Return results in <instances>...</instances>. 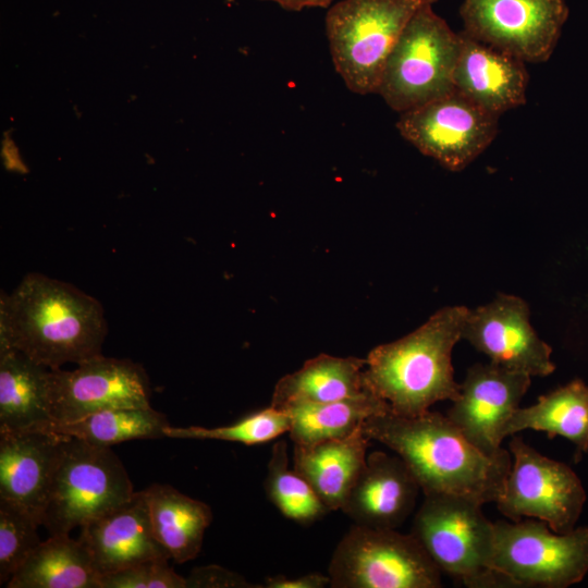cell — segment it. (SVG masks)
I'll return each instance as SVG.
<instances>
[{
  "label": "cell",
  "instance_id": "cell-1",
  "mask_svg": "<svg viewBox=\"0 0 588 588\" xmlns=\"http://www.w3.org/2000/svg\"><path fill=\"white\" fill-rule=\"evenodd\" d=\"M363 430L396 453L425 495L451 494L481 505L500 497L511 468V453L487 454L445 415L430 409L418 416L388 412L368 418Z\"/></svg>",
  "mask_w": 588,
  "mask_h": 588
},
{
  "label": "cell",
  "instance_id": "cell-2",
  "mask_svg": "<svg viewBox=\"0 0 588 588\" xmlns=\"http://www.w3.org/2000/svg\"><path fill=\"white\" fill-rule=\"evenodd\" d=\"M108 333L99 301L42 273L0 295V351L15 350L48 369L101 354Z\"/></svg>",
  "mask_w": 588,
  "mask_h": 588
},
{
  "label": "cell",
  "instance_id": "cell-3",
  "mask_svg": "<svg viewBox=\"0 0 588 588\" xmlns=\"http://www.w3.org/2000/svg\"><path fill=\"white\" fill-rule=\"evenodd\" d=\"M468 310L444 307L412 333L372 348L364 369L366 388L400 416H418L438 402L455 401L461 384L454 379L452 351L462 340Z\"/></svg>",
  "mask_w": 588,
  "mask_h": 588
},
{
  "label": "cell",
  "instance_id": "cell-4",
  "mask_svg": "<svg viewBox=\"0 0 588 588\" xmlns=\"http://www.w3.org/2000/svg\"><path fill=\"white\" fill-rule=\"evenodd\" d=\"M432 0H341L329 7L326 32L332 62L347 88L377 93L387 60L402 30Z\"/></svg>",
  "mask_w": 588,
  "mask_h": 588
},
{
  "label": "cell",
  "instance_id": "cell-5",
  "mask_svg": "<svg viewBox=\"0 0 588 588\" xmlns=\"http://www.w3.org/2000/svg\"><path fill=\"white\" fill-rule=\"evenodd\" d=\"M481 504L451 494H427L411 532L439 567L470 588L511 587L492 568L494 523Z\"/></svg>",
  "mask_w": 588,
  "mask_h": 588
},
{
  "label": "cell",
  "instance_id": "cell-6",
  "mask_svg": "<svg viewBox=\"0 0 588 588\" xmlns=\"http://www.w3.org/2000/svg\"><path fill=\"white\" fill-rule=\"evenodd\" d=\"M425 2L409 19L384 65L377 89L400 113L454 90L460 34Z\"/></svg>",
  "mask_w": 588,
  "mask_h": 588
},
{
  "label": "cell",
  "instance_id": "cell-7",
  "mask_svg": "<svg viewBox=\"0 0 588 588\" xmlns=\"http://www.w3.org/2000/svg\"><path fill=\"white\" fill-rule=\"evenodd\" d=\"M134 493L131 478L111 446L65 437L41 526L50 536L70 535Z\"/></svg>",
  "mask_w": 588,
  "mask_h": 588
},
{
  "label": "cell",
  "instance_id": "cell-8",
  "mask_svg": "<svg viewBox=\"0 0 588 588\" xmlns=\"http://www.w3.org/2000/svg\"><path fill=\"white\" fill-rule=\"evenodd\" d=\"M331 588H439L441 571L415 536L353 525L328 566Z\"/></svg>",
  "mask_w": 588,
  "mask_h": 588
},
{
  "label": "cell",
  "instance_id": "cell-9",
  "mask_svg": "<svg viewBox=\"0 0 588 588\" xmlns=\"http://www.w3.org/2000/svg\"><path fill=\"white\" fill-rule=\"evenodd\" d=\"M492 568L511 587L577 584L588 573V527L558 534L536 518L495 522Z\"/></svg>",
  "mask_w": 588,
  "mask_h": 588
},
{
  "label": "cell",
  "instance_id": "cell-10",
  "mask_svg": "<svg viewBox=\"0 0 588 588\" xmlns=\"http://www.w3.org/2000/svg\"><path fill=\"white\" fill-rule=\"evenodd\" d=\"M509 449L512 463L495 501L498 510L513 522L542 520L558 534L575 529L586 502L585 489L575 471L542 455L516 434L512 436Z\"/></svg>",
  "mask_w": 588,
  "mask_h": 588
},
{
  "label": "cell",
  "instance_id": "cell-11",
  "mask_svg": "<svg viewBox=\"0 0 588 588\" xmlns=\"http://www.w3.org/2000/svg\"><path fill=\"white\" fill-rule=\"evenodd\" d=\"M460 15L474 39L539 63L556 47L568 7L565 0H464Z\"/></svg>",
  "mask_w": 588,
  "mask_h": 588
},
{
  "label": "cell",
  "instance_id": "cell-12",
  "mask_svg": "<svg viewBox=\"0 0 588 588\" xmlns=\"http://www.w3.org/2000/svg\"><path fill=\"white\" fill-rule=\"evenodd\" d=\"M499 117L456 91L400 113L396 128L425 156L461 171L494 139Z\"/></svg>",
  "mask_w": 588,
  "mask_h": 588
},
{
  "label": "cell",
  "instance_id": "cell-13",
  "mask_svg": "<svg viewBox=\"0 0 588 588\" xmlns=\"http://www.w3.org/2000/svg\"><path fill=\"white\" fill-rule=\"evenodd\" d=\"M52 422H71L93 413L121 407H149L150 385L142 365L102 354L73 370L50 369Z\"/></svg>",
  "mask_w": 588,
  "mask_h": 588
},
{
  "label": "cell",
  "instance_id": "cell-14",
  "mask_svg": "<svg viewBox=\"0 0 588 588\" xmlns=\"http://www.w3.org/2000/svg\"><path fill=\"white\" fill-rule=\"evenodd\" d=\"M529 315L523 298L498 294L490 303L468 310L462 339L495 365L530 377L549 376L555 369L552 348L538 336Z\"/></svg>",
  "mask_w": 588,
  "mask_h": 588
},
{
  "label": "cell",
  "instance_id": "cell-15",
  "mask_svg": "<svg viewBox=\"0 0 588 588\" xmlns=\"http://www.w3.org/2000/svg\"><path fill=\"white\" fill-rule=\"evenodd\" d=\"M530 383L527 373L491 362L475 364L467 370L446 416L474 445L497 454L503 450L504 428Z\"/></svg>",
  "mask_w": 588,
  "mask_h": 588
},
{
  "label": "cell",
  "instance_id": "cell-16",
  "mask_svg": "<svg viewBox=\"0 0 588 588\" xmlns=\"http://www.w3.org/2000/svg\"><path fill=\"white\" fill-rule=\"evenodd\" d=\"M65 437L45 430L0 431V500L41 525Z\"/></svg>",
  "mask_w": 588,
  "mask_h": 588
},
{
  "label": "cell",
  "instance_id": "cell-17",
  "mask_svg": "<svg viewBox=\"0 0 588 588\" xmlns=\"http://www.w3.org/2000/svg\"><path fill=\"white\" fill-rule=\"evenodd\" d=\"M420 490L399 455L375 451L367 455L341 511L355 525L396 529L413 513Z\"/></svg>",
  "mask_w": 588,
  "mask_h": 588
},
{
  "label": "cell",
  "instance_id": "cell-18",
  "mask_svg": "<svg viewBox=\"0 0 588 588\" xmlns=\"http://www.w3.org/2000/svg\"><path fill=\"white\" fill-rule=\"evenodd\" d=\"M98 576L154 559H171L151 527L140 491L81 527L78 538Z\"/></svg>",
  "mask_w": 588,
  "mask_h": 588
},
{
  "label": "cell",
  "instance_id": "cell-19",
  "mask_svg": "<svg viewBox=\"0 0 588 588\" xmlns=\"http://www.w3.org/2000/svg\"><path fill=\"white\" fill-rule=\"evenodd\" d=\"M458 34L454 89L497 117L523 106L529 82L525 62L465 32Z\"/></svg>",
  "mask_w": 588,
  "mask_h": 588
},
{
  "label": "cell",
  "instance_id": "cell-20",
  "mask_svg": "<svg viewBox=\"0 0 588 588\" xmlns=\"http://www.w3.org/2000/svg\"><path fill=\"white\" fill-rule=\"evenodd\" d=\"M370 441L362 426L345 438L294 444L293 468L309 482L330 512L341 510L366 463Z\"/></svg>",
  "mask_w": 588,
  "mask_h": 588
},
{
  "label": "cell",
  "instance_id": "cell-21",
  "mask_svg": "<svg viewBox=\"0 0 588 588\" xmlns=\"http://www.w3.org/2000/svg\"><path fill=\"white\" fill-rule=\"evenodd\" d=\"M366 358L320 354L274 385L270 405L286 409L301 404H320L370 392L364 381Z\"/></svg>",
  "mask_w": 588,
  "mask_h": 588
},
{
  "label": "cell",
  "instance_id": "cell-22",
  "mask_svg": "<svg viewBox=\"0 0 588 588\" xmlns=\"http://www.w3.org/2000/svg\"><path fill=\"white\" fill-rule=\"evenodd\" d=\"M49 373L19 351H0V431L39 430L52 422Z\"/></svg>",
  "mask_w": 588,
  "mask_h": 588
},
{
  "label": "cell",
  "instance_id": "cell-23",
  "mask_svg": "<svg viewBox=\"0 0 588 588\" xmlns=\"http://www.w3.org/2000/svg\"><path fill=\"white\" fill-rule=\"evenodd\" d=\"M142 493L155 536L170 558L179 564L194 560L212 520L209 505L169 485L152 483Z\"/></svg>",
  "mask_w": 588,
  "mask_h": 588
},
{
  "label": "cell",
  "instance_id": "cell-24",
  "mask_svg": "<svg viewBox=\"0 0 588 588\" xmlns=\"http://www.w3.org/2000/svg\"><path fill=\"white\" fill-rule=\"evenodd\" d=\"M7 588H98V574L79 539L50 536L5 584Z\"/></svg>",
  "mask_w": 588,
  "mask_h": 588
},
{
  "label": "cell",
  "instance_id": "cell-25",
  "mask_svg": "<svg viewBox=\"0 0 588 588\" xmlns=\"http://www.w3.org/2000/svg\"><path fill=\"white\" fill-rule=\"evenodd\" d=\"M560 436L576 446V455L588 451V385L574 380L538 399L528 407H518L509 419L504 438L523 430Z\"/></svg>",
  "mask_w": 588,
  "mask_h": 588
},
{
  "label": "cell",
  "instance_id": "cell-26",
  "mask_svg": "<svg viewBox=\"0 0 588 588\" xmlns=\"http://www.w3.org/2000/svg\"><path fill=\"white\" fill-rule=\"evenodd\" d=\"M284 411L291 420L287 433L292 442L310 445L351 436L368 418L390 412V406L367 392L335 402L294 405Z\"/></svg>",
  "mask_w": 588,
  "mask_h": 588
},
{
  "label": "cell",
  "instance_id": "cell-27",
  "mask_svg": "<svg viewBox=\"0 0 588 588\" xmlns=\"http://www.w3.org/2000/svg\"><path fill=\"white\" fill-rule=\"evenodd\" d=\"M166 415L149 407H121L93 413L71 422H50L39 430L111 446L128 440L164 437Z\"/></svg>",
  "mask_w": 588,
  "mask_h": 588
},
{
  "label": "cell",
  "instance_id": "cell-28",
  "mask_svg": "<svg viewBox=\"0 0 588 588\" xmlns=\"http://www.w3.org/2000/svg\"><path fill=\"white\" fill-rule=\"evenodd\" d=\"M289 462L286 442H274L264 482L266 495L284 517L301 525L313 524L330 511L309 482L290 468Z\"/></svg>",
  "mask_w": 588,
  "mask_h": 588
},
{
  "label": "cell",
  "instance_id": "cell-29",
  "mask_svg": "<svg viewBox=\"0 0 588 588\" xmlns=\"http://www.w3.org/2000/svg\"><path fill=\"white\" fill-rule=\"evenodd\" d=\"M289 414L271 405L256 411L237 421L219 427H172L164 429V437L174 439L220 440L243 443L245 445L262 444L272 441L290 430Z\"/></svg>",
  "mask_w": 588,
  "mask_h": 588
},
{
  "label": "cell",
  "instance_id": "cell-30",
  "mask_svg": "<svg viewBox=\"0 0 588 588\" xmlns=\"http://www.w3.org/2000/svg\"><path fill=\"white\" fill-rule=\"evenodd\" d=\"M40 525L20 507L0 500V584H7L41 542Z\"/></svg>",
  "mask_w": 588,
  "mask_h": 588
},
{
  "label": "cell",
  "instance_id": "cell-31",
  "mask_svg": "<svg viewBox=\"0 0 588 588\" xmlns=\"http://www.w3.org/2000/svg\"><path fill=\"white\" fill-rule=\"evenodd\" d=\"M168 560H148L100 575L98 588H186L185 577L179 575Z\"/></svg>",
  "mask_w": 588,
  "mask_h": 588
},
{
  "label": "cell",
  "instance_id": "cell-32",
  "mask_svg": "<svg viewBox=\"0 0 588 588\" xmlns=\"http://www.w3.org/2000/svg\"><path fill=\"white\" fill-rule=\"evenodd\" d=\"M185 579L186 588H262V585H253L241 574L219 565L195 567Z\"/></svg>",
  "mask_w": 588,
  "mask_h": 588
},
{
  "label": "cell",
  "instance_id": "cell-33",
  "mask_svg": "<svg viewBox=\"0 0 588 588\" xmlns=\"http://www.w3.org/2000/svg\"><path fill=\"white\" fill-rule=\"evenodd\" d=\"M330 587V577L319 572L307 573L293 578L283 575L268 576L262 588H323Z\"/></svg>",
  "mask_w": 588,
  "mask_h": 588
},
{
  "label": "cell",
  "instance_id": "cell-34",
  "mask_svg": "<svg viewBox=\"0 0 588 588\" xmlns=\"http://www.w3.org/2000/svg\"><path fill=\"white\" fill-rule=\"evenodd\" d=\"M279 4L289 11H301L311 8H328L333 0H262Z\"/></svg>",
  "mask_w": 588,
  "mask_h": 588
},
{
  "label": "cell",
  "instance_id": "cell-35",
  "mask_svg": "<svg viewBox=\"0 0 588 588\" xmlns=\"http://www.w3.org/2000/svg\"><path fill=\"white\" fill-rule=\"evenodd\" d=\"M432 1L437 2L438 0H432Z\"/></svg>",
  "mask_w": 588,
  "mask_h": 588
}]
</instances>
